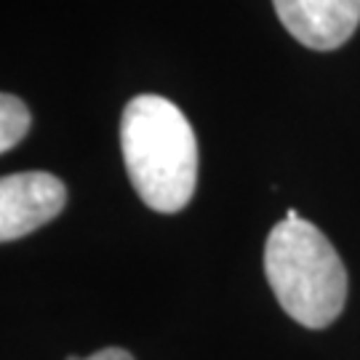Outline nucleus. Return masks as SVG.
Wrapping results in <instances>:
<instances>
[{
    "label": "nucleus",
    "mask_w": 360,
    "mask_h": 360,
    "mask_svg": "<svg viewBox=\"0 0 360 360\" xmlns=\"http://www.w3.org/2000/svg\"><path fill=\"white\" fill-rule=\"evenodd\" d=\"M67 360H80V358H67ZM83 360H134V355L120 347H104L99 352H94L91 358H83Z\"/></svg>",
    "instance_id": "423d86ee"
},
{
    "label": "nucleus",
    "mask_w": 360,
    "mask_h": 360,
    "mask_svg": "<svg viewBox=\"0 0 360 360\" xmlns=\"http://www.w3.org/2000/svg\"><path fill=\"white\" fill-rule=\"evenodd\" d=\"M65 181L46 171L8 174L0 179V240L11 243L62 214Z\"/></svg>",
    "instance_id": "7ed1b4c3"
},
{
    "label": "nucleus",
    "mask_w": 360,
    "mask_h": 360,
    "mask_svg": "<svg viewBox=\"0 0 360 360\" xmlns=\"http://www.w3.org/2000/svg\"><path fill=\"white\" fill-rule=\"evenodd\" d=\"M264 275L285 315L304 328H326L345 309V262L331 240L294 208L267 235Z\"/></svg>",
    "instance_id": "f03ea898"
},
{
    "label": "nucleus",
    "mask_w": 360,
    "mask_h": 360,
    "mask_svg": "<svg viewBox=\"0 0 360 360\" xmlns=\"http://www.w3.org/2000/svg\"><path fill=\"white\" fill-rule=\"evenodd\" d=\"M120 150L136 195L160 214H176L198 184V139L179 107L158 94L134 96L120 117Z\"/></svg>",
    "instance_id": "f257e3e1"
},
{
    "label": "nucleus",
    "mask_w": 360,
    "mask_h": 360,
    "mask_svg": "<svg viewBox=\"0 0 360 360\" xmlns=\"http://www.w3.org/2000/svg\"><path fill=\"white\" fill-rule=\"evenodd\" d=\"M32 126V112L19 96L3 94L0 96V153H8L27 136Z\"/></svg>",
    "instance_id": "39448f33"
},
{
    "label": "nucleus",
    "mask_w": 360,
    "mask_h": 360,
    "mask_svg": "<svg viewBox=\"0 0 360 360\" xmlns=\"http://www.w3.org/2000/svg\"><path fill=\"white\" fill-rule=\"evenodd\" d=\"M281 25L312 51L342 49L360 25V0H272Z\"/></svg>",
    "instance_id": "20e7f679"
}]
</instances>
